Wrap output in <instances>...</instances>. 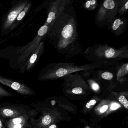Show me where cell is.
Wrapping results in <instances>:
<instances>
[{"instance_id": "cell-22", "label": "cell", "mask_w": 128, "mask_h": 128, "mask_svg": "<svg viewBox=\"0 0 128 128\" xmlns=\"http://www.w3.org/2000/svg\"><path fill=\"white\" fill-rule=\"evenodd\" d=\"M121 105L117 103H113L111 104L110 109L111 110H115L121 107Z\"/></svg>"}, {"instance_id": "cell-24", "label": "cell", "mask_w": 128, "mask_h": 128, "mask_svg": "<svg viewBox=\"0 0 128 128\" xmlns=\"http://www.w3.org/2000/svg\"><path fill=\"white\" fill-rule=\"evenodd\" d=\"M108 109V106L107 105H105L101 107L100 109V112L101 113H104L106 112Z\"/></svg>"}, {"instance_id": "cell-18", "label": "cell", "mask_w": 128, "mask_h": 128, "mask_svg": "<svg viewBox=\"0 0 128 128\" xmlns=\"http://www.w3.org/2000/svg\"><path fill=\"white\" fill-rule=\"evenodd\" d=\"M101 77L106 80H110L114 77V74L109 71H104L101 74Z\"/></svg>"}, {"instance_id": "cell-2", "label": "cell", "mask_w": 128, "mask_h": 128, "mask_svg": "<svg viewBox=\"0 0 128 128\" xmlns=\"http://www.w3.org/2000/svg\"><path fill=\"white\" fill-rule=\"evenodd\" d=\"M105 66V64L98 62L80 65H76L74 63H49L41 70L39 77L42 80L61 78L75 72H91Z\"/></svg>"}, {"instance_id": "cell-16", "label": "cell", "mask_w": 128, "mask_h": 128, "mask_svg": "<svg viewBox=\"0 0 128 128\" xmlns=\"http://www.w3.org/2000/svg\"><path fill=\"white\" fill-rule=\"evenodd\" d=\"M128 74V62L123 64L120 68L117 73V78L120 79Z\"/></svg>"}, {"instance_id": "cell-10", "label": "cell", "mask_w": 128, "mask_h": 128, "mask_svg": "<svg viewBox=\"0 0 128 128\" xmlns=\"http://www.w3.org/2000/svg\"><path fill=\"white\" fill-rule=\"evenodd\" d=\"M0 83L13 89L20 94L28 95L32 93L30 89L23 83L1 75H0Z\"/></svg>"}, {"instance_id": "cell-7", "label": "cell", "mask_w": 128, "mask_h": 128, "mask_svg": "<svg viewBox=\"0 0 128 128\" xmlns=\"http://www.w3.org/2000/svg\"><path fill=\"white\" fill-rule=\"evenodd\" d=\"M72 0H54L49 1L46 13L48 16L44 25L50 28L53 23L64 13L67 7L73 3Z\"/></svg>"}, {"instance_id": "cell-15", "label": "cell", "mask_w": 128, "mask_h": 128, "mask_svg": "<svg viewBox=\"0 0 128 128\" xmlns=\"http://www.w3.org/2000/svg\"><path fill=\"white\" fill-rule=\"evenodd\" d=\"M98 5V2L96 0H90L84 2L83 6L86 10L89 11L94 10Z\"/></svg>"}, {"instance_id": "cell-17", "label": "cell", "mask_w": 128, "mask_h": 128, "mask_svg": "<svg viewBox=\"0 0 128 128\" xmlns=\"http://www.w3.org/2000/svg\"><path fill=\"white\" fill-rule=\"evenodd\" d=\"M14 97L15 95L0 86V99L6 97Z\"/></svg>"}, {"instance_id": "cell-3", "label": "cell", "mask_w": 128, "mask_h": 128, "mask_svg": "<svg viewBox=\"0 0 128 128\" xmlns=\"http://www.w3.org/2000/svg\"><path fill=\"white\" fill-rule=\"evenodd\" d=\"M82 55L89 61L106 64L110 59L128 58V45L117 49L108 44H98L88 47Z\"/></svg>"}, {"instance_id": "cell-8", "label": "cell", "mask_w": 128, "mask_h": 128, "mask_svg": "<svg viewBox=\"0 0 128 128\" xmlns=\"http://www.w3.org/2000/svg\"><path fill=\"white\" fill-rule=\"evenodd\" d=\"M23 106L14 103L4 102L0 104V117L10 119L24 115Z\"/></svg>"}, {"instance_id": "cell-25", "label": "cell", "mask_w": 128, "mask_h": 128, "mask_svg": "<svg viewBox=\"0 0 128 128\" xmlns=\"http://www.w3.org/2000/svg\"><path fill=\"white\" fill-rule=\"evenodd\" d=\"M4 119L0 117V128H7L4 124Z\"/></svg>"}, {"instance_id": "cell-14", "label": "cell", "mask_w": 128, "mask_h": 128, "mask_svg": "<svg viewBox=\"0 0 128 128\" xmlns=\"http://www.w3.org/2000/svg\"><path fill=\"white\" fill-rule=\"evenodd\" d=\"M32 5V3L31 2H29L26 7L20 12V13L18 15L16 19L15 20L14 24L12 27V30L14 29L15 27L17 26V25L19 23L20 21H22V20L24 18L27 13L28 12V10L30 8Z\"/></svg>"}, {"instance_id": "cell-5", "label": "cell", "mask_w": 128, "mask_h": 128, "mask_svg": "<svg viewBox=\"0 0 128 128\" xmlns=\"http://www.w3.org/2000/svg\"><path fill=\"white\" fill-rule=\"evenodd\" d=\"M49 28L48 26L44 25L38 30L36 35L31 41L16 50V60L19 66L21 67V68L26 62L30 55L38 46L40 42L46 40Z\"/></svg>"}, {"instance_id": "cell-12", "label": "cell", "mask_w": 128, "mask_h": 128, "mask_svg": "<svg viewBox=\"0 0 128 128\" xmlns=\"http://www.w3.org/2000/svg\"><path fill=\"white\" fill-rule=\"evenodd\" d=\"M23 115L10 119H4V122L7 128H24L26 118Z\"/></svg>"}, {"instance_id": "cell-26", "label": "cell", "mask_w": 128, "mask_h": 128, "mask_svg": "<svg viewBox=\"0 0 128 128\" xmlns=\"http://www.w3.org/2000/svg\"><path fill=\"white\" fill-rule=\"evenodd\" d=\"M96 101L95 100H91V101H90L89 103L90 104L91 106H93V105H95L96 103Z\"/></svg>"}, {"instance_id": "cell-23", "label": "cell", "mask_w": 128, "mask_h": 128, "mask_svg": "<svg viewBox=\"0 0 128 128\" xmlns=\"http://www.w3.org/2000/svg\"><path fill=\"white\" fill-rule=\"evenodd\" d=\"M92 89L94 91H98L100 88L99 85L95 82H92Z\"/></svg>"}, {"instance_id": "cell-1", "label": "cell", "mask_w": 128, "mask_h": 128, "mask_svg": "<svg viewBox=\"0 0 128 128\" xmlns=\"http://www.w3.org/2000/svg\"><path fill=\"white\" fill-rule=\"evenodd\" d=\"M73 4L68 5L53 23L46 36V39L58 53L67 57L82 54L83 53L78 32L76 16Z\"/></svg>"}, {"instance_id": "cell-6", "label": "cell", "mask_w": 128, "mask_h": 128, "mask_svg": "<svg viewBox=\"0 0 128 128\" xmlns=\"http://www.w3.org/2000/svg\"><path fill=\"white\" fill-rule=\"evenodd\" d=\"M30 1L20 0L14 1L10 10L5 13L2 21L1 34H5L12 31V28L20 12L27 6Z\"/></svg>"}, {"instance_id": "cell-19", "label": "cell", "mask_w": 128, "mask_h": 128, "mask_svg": "<svg viewBox=\"0 0 128 128\" xmlns=\"http://www.w3.org/2000/svg\"><path fill=\"white\" fill-rule=\"evenodd\" d=\"M118 100L126 109H128V101L124 96L122 95L120 96Z\"/></svg>"}, {"instance_id": "cell-4", "label": "cell", "mask_w": 128, "mask_h": 128, "mask_svg": "<svg viewBox=\"0 0 128 128\" xmlns=\"http://www.w3.org/2000/svg\"><path fill=\"white\" fill-rule=\"evenodd\" d=\"M119 0H106L102 2L96 16L95 22L98 26H108L117 17Z\"/></svg>"}, {"instance_id": "cell-11", "label": "cell", "mask_w": 128, "mask_h": 128, "mask_svg": "<svg viewBox=\"0 0 128 128\" xmlns=\"http://www.w3.org/2000/svg\"><path fill=\"white\" fill-rule=\"evenodd\" d=\"M128 26V23L124 16H123L116 17L107 27L114 35L119 36L126 31Z\"/></svg>"}, {"instance_id": "cell-27", "label": "cell", "mask_w": 128, "mask_h": 128, "mask_svg": "<svg viewBox=\"0 0 128 128\" xmlns=\"http://www.w3.org/2000/svg\"><path fill=\"white\" fill-rule=\"evenodd\" d=\"M91 105H90V104L89 103H87V104H86V108L89 109V108H90V107H91Z\"/></svg>"}, {"instance_id": "cell-13", "label": "cell", "mask_w": 128, "mask_h": 128, "mask_svg": "<svg viewBox=\"0 0 128 128\" xmlns=\"http://www.w3.org/2000/svg\"><path fill=\"white\" fill-rule=\"evenodd\" d=\"M128 11V0H119L117 17H121Z\"/></svg>"}, {"instance_id": "cell-20", "label": "cell", "mask_w": 128, "mask_h": 128, "mask_svg": "<svg viewBox=\"0 0 128 128\" xmlns=\"http://www.w3.org/2000/svg\"><path fill=\"white\" fill-rule=\"evenodd\" d=\"M52 121L51 117L49 115L45 116L42 119V123L45 125L49 124Z\"/></svg>"}, {"instance_id": "cell-28", "label": "cell", "mask_w": 128, "mask_h": 128, "mask_svg": "<svg viewBox=\"0 0 128 128\" xmlns=\"http://www.w3.org/2000/svg\"><path fill=\"white\" fill-rule=\"evenodd\" d=\"M56 125H51L49 128H56Z\"/></svg>"}, {"instance_id": "cell-21", "label": "cell", "mask_w": 128, "mask_h": 128, "mask_svg": "<svg viewBox=\"0 0 128 128\" xmlns=\"http://www.w3.org/2000/svg\"><path fill=\"white\" fill-rule=\"evenodd\" d=\"M82 92V89L80 87H75L72 90V92L75 94H81Z\"/></svg>"}, {"instance_id": "cell-9", "label": "cell", "mask_w": 128, "mask_h": 128, "mask_svg": "<svg viewBox=\"0 0 128 128\" xmlns=\"http://www.w3.org/2000/svg\"><path fill=\"white\" fill-rule=\"evenodd\" d=\"M45 41V40H44L40 41L38 46L32 52L26 62L20 68L21 73L30 70L35 67L44 53Z\"/></svg>"}]
</instances>
